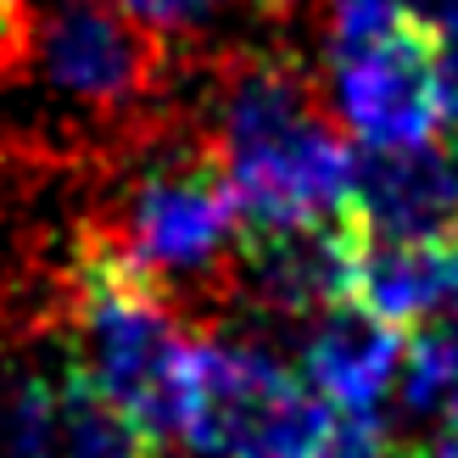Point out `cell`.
<instances>
[{"instance_id":"ba28073f","label":"cell","mask_w":458,"mask_h":458,"mask_svg":"<svg viewBox=\"0 0 458 458\" xmlns=\"http://www.w3.org/2000/svg\"><path fill=\"white\" fill-rule=\"evenodd\" d=\"M363 246L369 229L352 208L280 229H241V291L268 313L313 318L352 296Z\"/></svg>"},{"instance_id":"5b68a950","label":"cell","mask_w":458,"mask_h":458,"mask_svg":"<svg viewBox=\"0 0 458 458\" xmlns=\"http://www.w3.org/2000/svg\"><path fill=\"white\" fill-rule=\"evenodd\" d=\"M330 403L258 341L196 335L179 442L208 458H313L330 437Z\"/></svg>"},{"instance_id":"277c9868","label":"cell","mask_w":458,"mask_h":458,"mask_svg":"<svg viewBox=\"0 0 458 458\" xmlns=\"http://www.w3.org/2000/svg\"><path fill=\"white\" fill-rule=\"evenodd\" d=\"M6 73L34 79L118 129H140L168 89V34L112 0H29Z\"/></svg>"},{"instance_id":"e0dca14e","label":"cell","mask_w":458,"mask_h":458,"mask_svg":"<svg viewBox=\"0 0 458 458\" xmlns=\"http://www.w3.org/2000/svg\"><path fill=\"white\" fill-rule=\"evenodd\" d=\"M453 168H458V140H453Z\"/></svg>"},{"instance_id":"8992f818","label":"cell","mask_w":458,"mask_h":458,"mask_svg":"<svg viewBox=\"0 0 458 458\" xmlns=\"http://www.w3.org/2000/svg\"><path fill=\"white\" fill-rule=\"evenodd\" d=\"M0 458H163L73 352L0 358Z\"/></svg>"},{"instance_id":"7a4b0ae2","label":"cell","mask_w":458,"mask_h":458,"mask_svg":"<svg viewBox=\"0 0 458 458\" xmlns=\"http://www.w3.org/2000/svg\"><path fill=\"white\" fill-rule=\"evenodd\" d=\"M213 146L241 201V229H280L352 208V146L302 62L229 51L213 67Z\"/></svg>"},{"instance_id":"3957f363","label":"cell","mask_w":458,"mask_h":458,"mask_svg":"<svg viewBox=\"0 0 458 458\" xmlns=\"http://www.w3.org/2000/svg\"><path fill=\"white\" fill-rule=\"evenodd\" d=\"M62 325L67 352L101 386V397L118 403L151 442L174 447L185 425V386L196 352L191 313L96 235L73 229Z\"/></svg>"},{"instance_id":"52a82bcc","label":"cell","mask_w":458,"mask_h":458,"mask_svg":"<svg viewBox=\"0 0 458 458\" xmlns=\"http://www.w3.org/2000/svg\"><path fill=\"white\" fill-rule=\"evenodd\" d=\"M330 112L363 146H425L447 123L437 39L425 17L397 22L392 34L330 51Z\"/></svg>"},{"instance_id":"9a60e30c","label":"cell","mask_w":458,"mask_h":458,"mask_svg":"<svg viewBox=\"0 0 458 458\" xmlns=\"http://www.w3.org/2000/svg\"><path fill=\"white\" fill-rule=\"evenodd\" d=\"M118 12H129V17H140L146 29H157V34H191V29H201L224 0H112Z\"/></svg>"},{"instance_id":"9c48e42d","label":"cell","mask_w":458,"mask_h":458,"mask_svg":"<svg viewBox=\"0 0 458 458\" xmlns=\"http://www.w3.org/2000/svg\"><path fill=\"white\" fill-rule=\"evenodd\" d=\"M352 213L369 241H453L458 168L453 146H363L352 157Z\"/></svg>"},{"instance_id":"4fadbf2b","label":"cell","mask_w":458,"mask_h":458,"mask_svg":"<svg viewBox=\"0 0 458 458\" xmlns=\"http://www.w3.org/2000/svg\"><path fill=\"white\" fill-rule=\"evenodd\" d=\"M313 458H414V453L397 447L392 437H386V425L369 420V414H335L330 437L318 442Z\"/></svg>"},{"instance_id":"8fae6325","label":"cell","mask_w":458,"mask_h":458,"mask_svg":"<svg viewBox=\"0 0 458 458\" xmlns=\"http://www.w3.org/2000/svg\"><path fill=\"white\" fill-rule=\"evenodd\" d=\"M352 296L369 313L414 330L458 296V235L453 241H369Z\"/></svg>"},{"instance_id":"7c38bea8","label":"cell","mask_w":458,"mask_h":458,"mask_svg":"<svg viewBox=\"0 0 458 458\" xmlns=\"http://www.w3.org/2000/svg\"><path fill=\"white\" fill-rule=\"evenodd\" d=\"M67 302V268H45L29 241V218L0 201V358L45 335Z\"/></svg>"},{"instance_id":"30bf717a","label":"cell","mask_w":458,"mask_h":458,"mask_svg":"<svg viewBox=\"0 0 458 458\" xmlns=\"http://www.w3.org/2000/svg\"><path fill=\"white\" fill-rule=\"evenodd\" d=\"M403 352L408 330L380 318L347 296L325 313L308 318L302 335V380L330 403V414H380V403L392 397L403 380Z\"/></svg>"},{"instance_id":"2e32d148","label":"cell","mask_w":458,"mask_h":458,"mask_svg":"<svg viewBox=\"0 0 458 458\" xmlns=\"http://www.w3.org/2000/svg\"><path fill=\"white\" fill-rule=\"evenodd\" d=\"M22 12H29V0H0V73H6V62H12V51H17Z\"/></svg>"},{"instance_id":"5bb4252c","label":"cell","mask_w":458,"mask_h":458,"mask_svg":"<svg viewBox=\"0 0 458 458\" xmlns=\"http://www.w3.org/2000/svg\"><path fill=\"white\" fill-rule=\"evenodd\" d=\"M420 17L437 39V79H442V112L458 123V0H420Z\"/></svg>"},{"instance_id":"6da1fadb","label":"cell","mask_w":458,"mask_h":458,"mask_svg":"<svg viewBox=\"0 0 458 458\" xmlns=\"http://www.w3.org/2000/svg\"><path fill=\"white\" fill-rule=\"evenodd\" d=\"M79 229L185 313L218 308L241 291V201L213 134L163 129L157 118L134 129L129 163L112 174V201Z\"/></svg>"}]
</instances>
